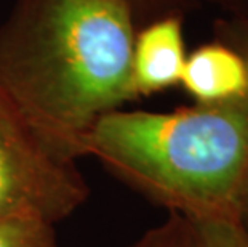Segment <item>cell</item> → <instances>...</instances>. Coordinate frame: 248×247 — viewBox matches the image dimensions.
Listing matches in <instances>:
<instances>
[{"instance_id":"30bf717a","label":"cell","mask_w":248,"mask_h":247,"mask_svg":"<svg viewBox=\"0 0 248 247\" xmlns=\"http://www.w3.org/2000/svg\"><path fill=\"white\" fill-rule=\"evenodd\" d=\"M136 2H140V0H128V3L131 5V8L135 10V5H136Z\"/></svg>"},{"instance_id":"5b68a950","label":"cell","mask_w":248,"mask_h":247,"mask_svg":"<svg viewBox=\"0 0 248 247\" xmlns=\"http://www.w3.org/2000/svg\"><path fill=\"white\" fill-rule=\"evenodd\" d=\"M181 85L197 104H218L247 98L248 69L244 60L224 45L212 44L186 58Z\"/></svg>"},{"instance_id":"ba28073f","label":"cell","mask_w":248,"mask_h":247,"mask_svg":"<svg viewBox=\"0 0 248 247\" xmlns=\"http://www.w3.org/2000/svg\"><path fill=\"white\" fill-rule=\"evenodd\" d=\"M128 247H195L192 222L183 215L170 212L165 222L146 231Z\"/></svg>"},{"instance_id":"9c48e42d","label":"cell","mask_w":248,"mask_h":247,"mask_svg":"<svg viewBox=\"0 0 248 247\" xmlns=\"http://www.w3.org/2000/svg\"><path fill=\"white\" fill-rule=\"evenodd\" d=\"M240 220H242V223H244V227L245 230L248 231V191L245 194V198H244V202H242V207H240Z\"/></svg>"},{"instance_id":"277c9868","label":"cell","mask_w":248,"mask_h":247,"mask_svg":"<svg viewBox=\"0 0 248 247\" xmlns=\"http://www.w3.org/2000/svg\"><path fill=\"white\" fill-rule=\"evenodd\" d=\"M186 58L179 18L157 19L136 33L131 53V79L136 95H152L179 83Z\"/></svg>"},{"instance_id":"8992f818","label":"cell","mask_w":248,"mask_h":247,"mask_svg":"<svg viewBox=\"0 0 248 247\" xmlns=\"http://www.w3.org/2000/svg\"><path fill=\"white\" fill-rule=\"evenodd\" d=\"M0 247H61L55 225L34 214L0 220Z\"/></svg>"},{"instance_id":"3957f363","label":"cell","mask_w":248,"mask_h":247,"mask_svg":"<svg viewBox=\"0 0 248 247\" xmlns=\"http://www.w3.org/2000/svg\"><path fill=\"white\" fill-rule=\"evenodd\" d=\"M88 198L77 162L46 148L0 93V220L34 214L56 225Z\"/></svg>"},{"instance_id":"52a82bcc","label":"cell","mask_w":248,"mask_h":247,"mask_svg":"<svg viewBox=\"0 0 248 247\" xmlns=\"http://www.w3.org/2000/svg\"><path fill=\"white\" fill-rule=\"evenodd\" d=\"M191 220V218H189ZM195 247H248V231L239 214L191 220Z\"/></svg>"},{"instance_id":"6da1fadb","label":"cell","mask_w":248,"mask_h":247,"mask_svg":"<svg viewBox=\"0 0 248 247\" xmlns=\"http://www.w3.org/2000/svg\"><path fill=\"white\" fill-rule=\"evenodd\" d=\"M128 0H16L0 26V93L46 148L77 162L103 115L138 98Z\"/></svg>"},{"instance_id":"7a4b0ae2","label":"cell","mask_w":248,"mask_h":247,"mask_svg":"<svg viewBox=\"0 0 248 247\" xmlns=\"http://www.w3.org/2000/svg\"><path fill=\"white\" fill-rule=\"evenodd\" d=\"M85 156L186 218L240 214L248 191V99L173 113L117 109L94 124Z\"/></svg>"}]
</instances>
